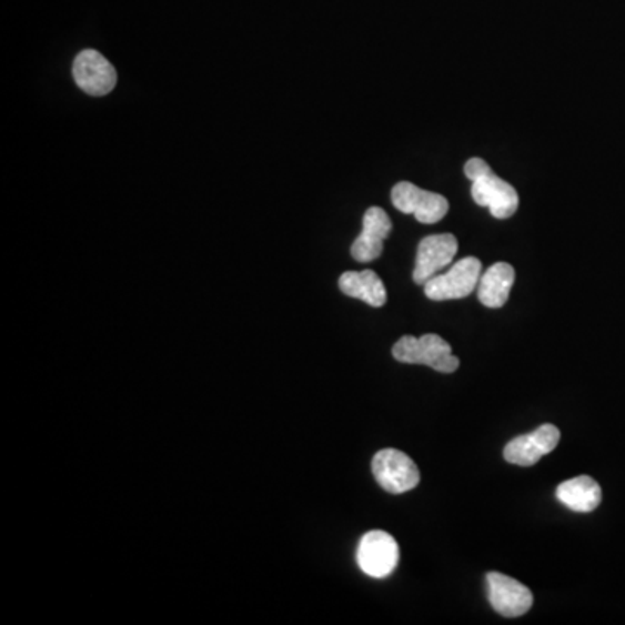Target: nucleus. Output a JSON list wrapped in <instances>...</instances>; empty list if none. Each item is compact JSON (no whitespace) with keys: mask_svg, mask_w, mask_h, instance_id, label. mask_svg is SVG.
<instances>
[{"mask_svg":"<svg viewBox=\"0 0 625 625\" xmlns=\"http://www.w3.org/2000/svg\"><path fill=\"white\" fill-rule=\"evenodd\" d=\"M482 279V261L478 258H464L457 261L451 270L443 275L433 276L424 283V294L431 301H452L464 299L478 289Z\"/></svg>","mask_w":625,"mask_h":625,"instance_id":"f03ea898","label":"nucleus"},{"mask_svg":"<svg viewBox=\"0 0 625 625\" xmlns=\"http://www.w3.org/2000/svg\"><path fill=\"white\" fill-rule=\"evenodd\" d=\"M400 562V547L393 535L383 530H372L363 535L356 550V563L369 577L384 578L395 572Z\"/></svg>","mask_w":625,"mask_h":625,"instance_id":"20e7f679","label":"nucleus"},{"mask_svg":"<svg viewBox=\"0 0 625 625\" xmlns=\"http://www.w3.org/2000/svg\"><path fill=\"white\" fill-rule=\"evenodd\" d=\"M393 356L402 363L431 366L442 374H452L458 369V360L452 353L451 344L436 334H426L423 337L403 335L393 346Z\"/></svg>","mask_w":625,"mask_h":625,"instance_id":"f257e3e1","label":"nucleus"},{"mask_svg":"<svg viewBox=\"0 0 625 625\" xmlns=\"http://www.w3.org/2000/svg\"><path fill=\"white\" fill-rule=\"evenodd\" d=\"M372 473L379 485L390 494H405L421 482L415 462L405 452L384 448L372 458Z\"/></svg>","mask_w":625,"mask_h":625,"instance_id":"7ed1b4c3","label":"nucleus"},{"mask_svg":"<svg viewBox=\"0 0 625 625\" xmlns=\"http://www.w3.org/2000/svg\"><path fill=\"white\" fill-rule=\"evenodd\" d=\"M73 80L89 97H107L117 85L113 64L94 49H84L73 61Z\"/></svg>","mask_w":625,"mask_h":625,"instance_id":"423d86ee","label":"nucleus"},{"mask_svg":"<svg viewBox=\"0 0 625 625\" xmlns=\"http://www.w3.org/2000/svg\"><path fill=\"white\" fill-rule=\"evenodd\" d=\"M514 268L510 263H495L483 273L478 283V299L483 306L497 308L504 306L510 299L513 289Z\"/></svg>","mask_w":625,"mask_h":625,"instance_id":"ddd939ff","label":"nucleus"},{"mask_svg":"<svg viewBox=\"0 0 625 625\" xmlns=\"http://www.w3.org/2000/svg\"><path fill=\"white\" fill-rule=\"evenodd\" d=\"M486 594L492 608L502 617H522L534 605V594L528 587L498 572L486 574Z\"/></svg>","mask_w":625,"mask_h":625,"instance_id":"0eeeda50","label":"nucleus"},{"mask_svg":"<svg viewBox=\"0 0 625 625\" xmlns=\"http://www.w3.org/2000/svg\"><path fill=\"white\" fill-rule=\"evenodd\" d=\"M339 289L372 308H383L387 301L383 280L372 270L346 271L339 279Z\"/></svg>","mask_w":625,"mask_h":625,"instance_id":"f8f14e48","label":"nucleus"},{"mask_svg":"<svg viewBox=\"0 0 625 625\" xmlns=\"http://www.w3.org/2000/svg\"><path fill=\"white\" fill-rule=\"evenodd\" d=\"M390 215L381 208H371L363 215V230L359 239L351 245V255L359 263H371L383 254L384 240L390 236Z\"/></svg>","mask_w":625,"mask_h":625,"instance_id":"9b49d317","label":"nucleus"},{"mask_svg":"<svg viewBox=\"0 0 625 625\" xmlns=\"http://www.w3.org/2000/svg\"><path fill=\"white\" fill-rule=\"evenodd\" d=\"M562 433L553 424H542L537 430L528 434H522L518 438L511 440L504 448V458L514 466H535L544 455L558 446Z\"/></svg>","mask_w":625,"mask_h":625,"instance_id":"6e6552de","label":"nucleus"},{"mask_svg":"<svg viewBox=\"0 0 625 625\" xmlns=\"http://www.w3.org/2000/svg\"><path fill=\"white\" fill-rule=\"evenodd\" d=\"M471 196L482 208L491 209L495 220H510L518 211L520 196L516 188L492 171L473 181Z\"/></svg>","mask_w":625,"mask_h":625,"instance_id":"1a4fd4ad","label":"nucleus"},{"mask_svg":"<svg viewBox=\"0 0 625 625\" xmlns=\"http://www.w3.org/2000/svg\"><path fill=\"white\" fill-rule=\"evenodd\" d=\"M556 497L563 506L575 513H591L602 504V486L591 476H577V478L563 482L556 488Z\"/></svg>","mask_w":625,"mask_h":625,"instance_id":"4468645a","label":"nucleus"},{"mask_svg":"<svg viewBox=\"0 0 625 625\" xmlns=\"http://www.w3.org/2000/svg\"><path fill=\"white\" fill-rule=\"evenodd\" d=\"M457 249V239L451 233L431 235L421 240L417 258H415L414 282L417 285H424L427 280L438 275L443 268L454 261Z\"/></svg>","mask_w":625,"mask_h":625,"instance_id":"9d476101","label":"nucleus"},{"mask_svg":"<svg viewBox=\"0 0 625 625\" xmlns=\"http://www.w3.org/2000/svg\"><path fill=\"white\" fill-rule=\"evenodd\" d=\"M391 202L403 214H414L423 224L440 223L448 212V200L440 193L426 192L409 181L395 184L391 190Z\"/></svg>","mask_w":625,"mask_h":625,"instance_id":"39448f33","label":"nucleus"},{"mask_svg":"<svg viewBox=\"0 0 625 625\" xmlns=\"http://www.w3.org/2000/svg\"><path fill=\"white\" fill-rule=\"evenodd\" d=\"M492 171L491 165L486 164L485 160L482 159H471L467 160L466 165H464V174L467 175V180L474 181L482 178L486 172Z\"/></svg>","mask_w":625,"mask_h":625,"instance_id":"2eb2a0df","label":"nucleus"}]
</instances>
